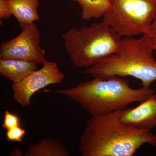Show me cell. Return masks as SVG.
Returning <instances> with one entry per match:
<instances>
[{
	"label": "cell",
	"mask_w": 156,
	"mask_h": 156,
	"mask_svg": "<svg viewBox=\"0 0 156 156\" xmlns=\"http://www.w3.org/2000/svg\"><path fill=\"white\" fill-rule=\"evenodd\" d=\"M26 156H69L67 149L61 141L54 138H44L30 145L24 153Z\"/></svg>",
	"instance_id": "cell-11"
},
{
	"label": "cell",
	"mask_w": 156,
	"mask_h": 156,
	"mask_svg": "<svg viewBox=\"0 0 156 156\" xmlns=\"http://www.w3.org/2000/svg\"><path fill=\"white\" fill-rule=\"evenodd\" d=\"M9 11L20 26L40 20L39 0H6Z\"/></svg>",
	"instance_id": "cell-10"
},
{
	"label": "cell",
	"mask_w": 156,
	"mask_h": 156,
	"mask_svg": "<svg viewBox=\"0 0 156 156\" xmlns=\"http://www.w3.org/2000/svg\"><path fill=\"white\" fill-rule=\"evenodd\" d=\"M25 134V129L21 128L20 126H18L7 130L6 138L8 141L21 142L23 141Z\"/></svg>",
	"instance_id": "cell-14"
},
{
	"label": "cell",
	"mask_w": 156,
	"mask_h": 156,
	"mask_svg": "<svg viewBox=\"0 0 156 156\" xmlns=\"http://www.w3.org/2000/svg\"><path fill=\"white\" fill-rule=\"evenodd\" d=\"M142 36L152 49L156 51V16L147 31Z\"/></svg>",
	"instance_id": "cell-15"
},
{
	"label": "cell",
	"mask_w": 156,
	"mask_h": 156,
	"mask_svg": "<svg viewBox=\"0 0 156 156\" xmlns=\"http://www.w3.org/2000/svg\"><path fill=\"white\" fill-rule=\"evenodd\" d=\"M37 66L35 62L20 59L0 58V74L16 83L36 70Z\"/></svg>",
	"instance_id": "cell-9"
},
{
	"label": "cell",
	"mask_w": 156,
	"mask_h": 156,
	"mask_svg": "<svg viewBox=\"0 0 156 156\" xmlns=\"http://www.w3.org/2000/svg\"><path fill=\"white\" fill-rule=\"evenodd\" d=\"M134 108L122 110L121 121L126 125L145 130L156 127V94Z\"/></svg>",
	"instance_id": "cell-8"
},
{
	"label": "cell",
	"mask_w": 156,
	"mask_h": 156,
	"mask_svg": "<svg viewBox=\"0 0 156 156\" xmlns=\"http://www.w3.org/2000/svg\"><path fill=\"white\" fill-rule=\"evenodd\" d=\"M103 21L120 36L132 37L147 31L156 16V0H110Z\"/></svg>",
	"instance_id": "cell-5"
},
{
	"label": "cell",
	"mask_w": 156,
	"mask_h": 156,
	"mask_svg": "<svg viewBox=\"0 0 156 156\" xmlns=\"http://www.w3.org/2000/svg\"><path fill=\"white\" fill-rule=\"evenodd\" d=\"M20 34L0 46V58L25 60L43 64L45 51L40 45L41 34L34 23L21 26Z\"/></svg>",
	"instance_id": "cell-6"
},
{
	"label": "cell",
	"mask_w": 156,
	"mask_h": 156,
	"mask_svg": "<svg viewBox=\"0 0 156 156\" xmlns=\"http://www.w3.org/2000/svg\"><path fill=\"white\" fill-rule=\"evenodd\" d=\"M154 51L143 36L140 39L126 37L115 53L87 68L83 73L94 77L129 76L138 79L142 87L149 89L156 81Z\"/></svg>",
	"instance_id": "cell-3"
},
{
	"label": "cell",
	"mask_w": 156,
	"mask_h": 156,
	"mask_svg": "<svg viewBox=\"0 0 156 156\" xmlns=\"http://www.w3.org/2000/svg\"><path fill=\"white\" fill-rule=\"evenodd\" d=\"M42 65L41 69L33 72L19 83L12 84L13 98L23 107L30 106L32 96L40 89L52 84L61 83L64 80V74L56 62L46 60Z\"/></svg>",
	"instance_id": "cell-7"
},
{
	"label": "cell",
	"mask_w": 156,
	"mask_h": 156,
	"mask_svg": "<svg viewBox=\"0 0 156 156\" xmlns=\"http://www.w3.org/2000/svg\"><path fill=\"white\" fill-rule=\"evenodd\" d=\"M2 127L6 130L20 126V120L17 115L5 111L4 113V120L2 125Z\"/></svg>",
	"instance_id": "cell-13"
},
{
	"label": "cell",
	"mask_w": 156,
	"mask_h": 156,
	"mask_svg": "<svg viewBox=\"0 0 156 156\" xmlns=\"http://www.w3.org/2000/svg\"><path fill=\"white\" fill-rule=\"evenodd\" d=\"M122 110L92 117L80 138L83 156H132L143 145L156 146V135L121 121Z\"/></svg>",
	"instance_id": "cell-1"
},
{
	"label": "cell",
	"mask_w": 156,
	"mask_h": 156,
	"mask_svg": "<svg viewBox=\"0 0 156 156\" xmlns=\"http://www.w3.org/2000/svg\"><path fill=\"white\" fill-rule=\"evenodd\" d=\"M122 37L103 21L70 29L62 35L68 55L78 68H88L115 53Z\"/></svg>",
	"instance_id": "cell-4"
},
{
	"label": "cell",
	"mask_w": 156,
	"mask_h": 156,
	"mask_svg": "<svg viewBox=\"0 0 156 156\" xmlns=\"http://www.w3.org/2000/svg\"><path fill=\"white\" fill-rule=\"evenodd\" d=\"M12 14L9 11L6 0H0V23L2 25V20L10 19Z\"/></svg>",
	"instance_id": "cell-16"
},
{
	"label": "cell",
	"mask_w": 156,
	"mask_h": 156,
	"mask_svg": "<svg viewBox=\"0 0 156 156\" xmlns=\"http://www.w3.org/2000/svg\"><path fill=\"white\" fill-rule=\"evenodd\" d=\"M80 6L81 17L84 20L104 17L111 7L110 0H73Z\"/></svg>",
	"instance_id": "cell-12"
},
{
	"label": "cell",
	"mask_w": 156,
	"mask_h": 156,
	"mask_svg": "<svg viewBox=\"0 0 156 156\" xmlns=\"http://www.w3.org/2000/svg\"><path fill=\"white\" fill-rule=\"evenodd\" d=\"M44 91L68 97L79 104L92 117L124 109L154 94V91L151 88H131L128 80L118 76L94 77L72 88Z\"/></svg>",
	"instance_id": "cell-2"
},
{
	"label": "cell",
	"mask_w": 156,
	"mask_h": 156,
	"mask_svg": "<svg viewBox=\"0 0 156 156\" xmlns=\"http://www.w3.org/2000/svg\"><path fill=\"white\" fill-rule=\"evenodd\" d=\"M23 153L20 149L16 148L14 149V150L12 151V152L10 154V156H23Z\"/></svg>",
	"instance_id": "cell-17"
}]
</instances>
